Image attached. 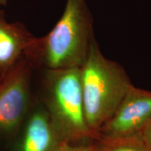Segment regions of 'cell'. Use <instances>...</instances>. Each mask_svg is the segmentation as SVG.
Masks as SVG:
<instances>
[{
    "mask_svg": "<svg viewBox=\"0 0 151 151\" xmlns=\"http://www.w3.org/2000/svg\"><path fill=\"white\" fill-rule=\"evenodd\" d=\"M42 88L47 111L62 142L94 139L86 121L80 68L45 69Z\"/></svg>",
    "mask_w": 151,
    "mask_h": 151,
    "instance_id": "3",
    "label": "cell"
},
{
    "mask_svg": "<svg viewBox=\"0 0 151 151\" xmlns=\"http://www.w3.org/2000/svg\"><path fill=\"white\" fill-rule=\"evenodd\" d=\"M32 68L23 56L0 77V135L16 132L27 113Z\"/></svg>",
    "mask_w": 151,
    "mask_h": 151,
    "instance_id": "4",
    "label": "cell"
},
{
    "mask_svg": "<svg viewBox=\"0 0 151 151\" xmlns=\"http://www.w3.org/2000/svg\"><path fill=\"white\" fill-rule=\"evenodd\" d=\"M96 151H98V150H97H97H96Z\"/></svg>",
    "mask_w": 151,
    "mask_h": 151,
    "instance_id": "13",
    "label": "cell"
},
{
    "mask_svg": "<svg viewBox=\"0 0 151 151\" xmlns=\"http://www.w3.org/2000/svg\"><path fill=\"white\" fill-rule=\"evenodd\" d=\"M2 74H3V73H1V71H0V77L1 76V75H2Z\"/></svg>",
    "mask_w": 151,
    "mask_h": 151,
    "instance_id": "12",
    "label": "cell"
},
{
    "mask_svg": "<svg viewBox=\"0 0 151 151\" xmlns=\"http://www.w3.org/2000/svg\"><path fill=\"white\" fill-rule=\"evenodd\" d=\"M98 151H151L140 134L113 139L98 140Z\"/></svg>",
    "mask_w": 151,
    "mask_h": 151,
    "instance_id": "8",
    "label": "cell"
},
{
    "mask_svg": "<svg viewBox=\"0 0 151 151\" xmlns=\"http://www.w3.org/2000/svg\"><path fill=\"white\" fill-rule=\"evenodd\" d=\"M8 0H0V6H6L7 4Z\"/></svg>",
    "mask_w": 151,
    "mask_h": 151,
    "instance_id": "11",
    "label": "cell"
},
{
    "mask_svg": "<svg viewBox=\"0 0 151 151\" xmlns=\"http://www.w3.org/2000/svg\"><path fill=\"white\" fill-rule=\"evenodd\" d=\"M151 118V92L132 85L116 111L96 134V140L139 133Z\"/></svg>",
    "mask_w": 151,
    "mask_h": 151,
    "instance_id": "5",
    "label": "cell"
},
{
    "mask_svg": "<svg viewBox=\"0 0 151 151\" xmlns=\"http://www.w3.org/2000/svg\"><path fill=\"white\" fill-rule=\"evenodd\" d=\"M94 19L87 0H66L64 11L46 35L34 37L24 57L43 69L81 68L95 39Z\"/></svg>",
    "mask_w": 151,
    "mask_h": 151,
    "instance_id": "1",
    "label": "cell"
},
{
    "mask_svg": "<svg viewBox=\"0 0 151 151\" xmlns=\"http://www.w3.org/2000/svg\"><path fill=\"white\" fill-rule=\"evenodd\" d=\"M139 134L143 141L150 148H151V118L149 120L146 126L143 127V129L139 132Z\"/></svg>",
    "mask_w": 151,
    "mask_h": 151,
    "instance_id": "10",
    "label": "cell"
},
{
    "mask_svg": "<svg viewBox=\"0 0 151 151\" xmlns=\"http://www.w3.org/2000/svg\"><path fill=\"white\" fill-rule=\"evenodd\" d=\"M96 145H86L62 142L58 151H96Z\"/></svg>",
    "mask_w": 151,
    "mask_h": 151,
    "instance_id": "9",
    "label": "cell"
},
{
    "mask_svg": "<svg viewBox=\"0 0 151 151\" xmlns=\"http://www.w3.org/2000/svg\"><path fill=\"white\" fill-rule=\"evenodd\" d=\"M80 71L87 124L95 139L132 84L124 68L104 56L96 39Z\"/></svg>",
    "mask_w": 151,
    "mask_h": 151,
    "instance_id": "2",
    "label": "cell"
},
{
    "mask_svg": "<svg viewBox=\"0 0 151 151\" xmlns=\"http://www.w3.org/2000/svg\"><path fill=\"white\" fill-rule=\"evenodd\" d=\"M61 143L48 112L39 109L27 120L20 151H58Z\"/></svg>",
    "mask_w": 151,
    "mask_h": 151,
    "instance_id": "7",
    "label": "cell"
},
{
    "mask_svg": "<svg viewBox=\"0 0 151 151\" xmlns=\"http://www.w3.org/2000/svg\"><path fill=\"white\" fill-rule=\"evenodd\" d=\"M35 37L21 22H9L0 10V71L4 73L24 56Z\"/></svg>",
    "mask_w": 151,
    "mask_h": 151,
    "instance_id": "6",
    "label": "cell"
}]
</instances>
